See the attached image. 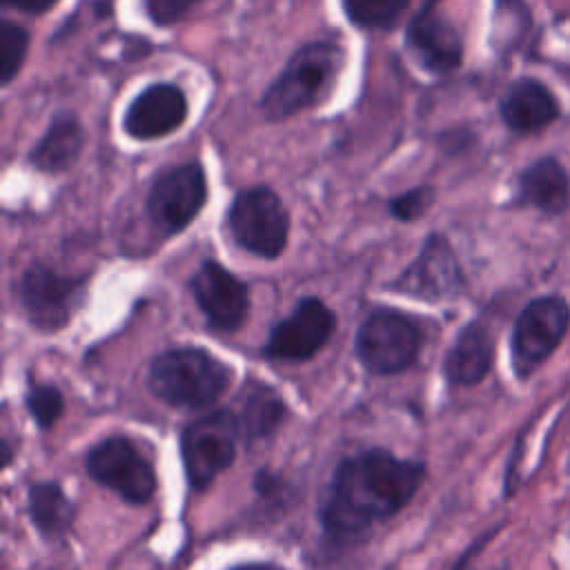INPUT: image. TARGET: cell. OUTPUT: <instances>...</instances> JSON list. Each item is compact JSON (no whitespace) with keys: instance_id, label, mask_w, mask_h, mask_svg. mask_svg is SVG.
<instances>
[{"instance_id":"6da1fadb","label":"cell","mask_w":570,"mask_h":570,"mask_svg":"<svg viewBox=\"0 0 570 570\" xmlns=\"http://www.w3.org/2000/svg\"><path fill=\"white\" fill-rule=\"evenodd\" d=\"M428 468L390 450L370 448L345 456L321 499L318 519L327 541L352 543L372 525L399 514L419 492Z\"/></svg>"},{"instance_id":"7a4b0ae2","label":"cell","mask_w":570,"mask_h":570,"mask_svg":"<svg viewBox=\"0 0 570 570\" xmlns=\"http://www.w3.org/2000/svg\"><path fill=\"white\" fill-rule=\"evenodd\" d=\"M234 372L203 347L183 345L156 354L147 370V387L174 407L214 405L229 387Z\"/></svg>"},{"instance_id":"3957f363","label":"cell","mask_w":570,"mask_h":570,"mask_svg":"<svg viewBox=\"0 0 570 570\" xmlns=\"http://www.w3.org/2000/svg\"><path fill=\"white\" fill-rule=\"evenodd\" d=\"M343 65V49L330 40L303 45L267 87L261 109L267 120H285L314 107L332 89Z\"/></svg>"},{"instance_id":"277c9868","label":"cell","mask_w":570,"mask_h":570,"mask_svg":"<svg viewBox=\"0 0 570 570\" xmlns=\"http://www.w3.org/2000/svg\"><path fill=\"white\" fill-rule=\"evenodd\" d=\"M421 327L399 309H374L356 330L354 350L358 363L374 376L410 370L421 352Z\"/></svg>"},{"instance_id":"5b68a950","label":"cell","mask_w":570,"mask_h":570,"mask_svg":"<svg viewBox=\"0 0 570 570\" xmlns=\"http://www.w3.org/2000/svg\"><path fill=\"white\" fill-rule=\"evenodd\" d=\"M240 439L238 416L232 410H214L185 425L180 432V456L194 492H205L234 463Z\"/></svg>"},{"instance_id":"8992f818","label":"cell","mask_w":570,"mask_h":570,"mask_svg":"<svg viewBox=\"0 0 570 570\" xmlns=\"http://www.w3.org/2000/svg\"><path fill=\"white\" fill-rule=\"evenodd\" d=\"M232 238L245 252L261 258H278L289 238V214L281 196L265 187H249L236 194L227 212Z\"/></svg>"},{"instance_id":"52a82bcc","label":"cell","mask_w":570,"mask_h":570,"mask_svg":"<svg viewBox=\"0 0 570 570\" xmlns=\"http://www.w3.org/2000/svg\"><path fill=\"white\" fill-rule=\"evenodd\" d=\"M87 276L60 274L42 261H33L18 281V303L38 332H60L85 301Z\"/></svg>"},{"instance_id":"ba28073f","label":"cell","mask_w":570,"mask_h":570,"mask_svg":"<svg viewBox=\"0 0 570 570\" xmlns=\"http://www.w3.org/2000/svg\"><path fill=\"white\" fill-rule=\"evenodd\" d=\"M570 327V307L561 296L532 298L517 316L510 336L512 370L519 379L532 376L561 345Z\"/></svg>"},{"instance_id":"9c48e42d","label":"cell","mask_w":570,"mask_h":570,"mask_svg":"<svg viewBox=\"0 0 570 570\" xmlns=\"http://www.w3.org/2000/svg\"><path fill=\"white\" fill-rule=\"evenodd\" d=\"M87 474L125 503L145 505L156 492V472L129 436H107L85 454Z\"/></svg>"},{"instance_id":"30bf717a","label":"cell","mask_w":570,"mask_h":570,"mask_svg":"<svg viewBox=\"0 0 570 570\" xmlns=\"http://www.w3.org/2000/svg\"><path fill=\"white\" fill-rule=\"evenodd\" d=\"M207 200V178L200 163L191 160L163 171L147 196V216L163 236L187 229Z\"/></svg>"},{"instance_id":"8fae6325","label":"cell","mask_w":570,"mask_h":570,"mask_svg":"<svg viewBox=\"0 0 570 570\" xmlns=\"http://www.w3.org/2000/svg\"><path fill=\"white\" fill-rule=\"evenodd\" d=\"M336 314L321 298L307 296L296 303L289 316L278 321L263 345V356L272 361H309L332 338Z\"/></svg>"},{"instance_id":"7c38bea8","label":"cell","mask_w":570,"mask_h":570,"mask_svg":"<svg viewBox=\"0 0 570 570\" xmlns=\"http://www.w3.org/2000/svg\"><path fill=\"white\" fill-rule=\"evenodd\" d=\"M465 285L463 267L441 234H430L416 258L394 278L392 289L428 303L448 301L461 294Z\"/></svg>"},{"instance_id":"4fadbf2b","label":"cell","mask_w":570,"mask_h":570,"mask_svg":"<svg viewBox=\"0 0 570 570\" xmlns=\"http://www.w3.org/2000/svg\"><path fill=\"white\" fill-rule=\"evenodd\" d=\"M191 294L207 325L236 332L249 314V287L216 261H205L191 276Z\"/></svg>"},{"instance_id":"5bb4252c","label":"cell","mask_w":570,"mask_h":570,"mask_svg":"<svg viewBox=\"0 0 570 570\" xmlns=\"http://www.w3.org/2000/svg\"><path fill=\"white\" fill-rule=\"evenodd\" d=\"M187 118V98L180 87L156 82L142 89L127 107L122 129L136 140H156L176 131Z\"/></svg>"},{"instance_id":"9a60e30c","label":"cell","mask_w":570,"mask_h":570,"mask_svg":"<svg viewBox=\"0 0 570 570\" xmlns=\"http://www.w3.org/2000/svg\"><path fill=\"white\" fill-rule=\"evenodd\" d=\"M439 0H425L421 11L407 24L405 42L432 73H450L461 65V38L456 29L436 13Z\"/></svg>"},{"instance_id":"2e32d148","label":"cell","mask_w":570,"mask_h":570,"mask_svg":"<svg viewBox=\"0 0 570 570\" xmlns=\"http://www.w3.org/2000/svg\"><path fill=\"white\" fill-rule=\"evenodd\" d=\"M494 338L483 321H470L443 358V374L452 385H476L492 370Z\"/></svg>"},{"instance_id":"e0dca14e","label":"cell","mask_w":570,"mask_h":570,"mask_svg":"<svg viewBox=\"0 0 570 570\" xmlns=\"http://www.w3.org/2000/svg\"><path fill=\"white\" fill-rule=\"evenodd\" d=\"M499 114L512 131L532 134L557 120L559 102L543 82L534 78H521L512 82L503 94Z\"/></svg>"},{"instance_id":"ac0fdd59","label":"cell","mask_w":570,"mask_h":570,"mask_svg":"<svg viewBox=\"0 0 570 570\" xmlns=\"http://www.w3.org/2000/svg\"><path fill=\"white\" fill-rule=\"evenodd\" d=\"M517 200L543 214H561L570 200V180L559 160L552 156L534 160L519 174Z\"/></svg>"},{"instance_id":"d6986e66","label":"cell","mask_w":570,"mask_h":570,"mask_svg":"<svg viewBox=\"0 0 570 570\" xmlns=\"http://www.w3.org/2000/svg\"><path fill=\"white\" fill-rule=\"evenodd\" d=\"M85 145V131L76 114L60 111L53 116L47 134L36 142L29 160L45 174L67 171L80 156Z\"/></svg>"},{"instance_id":"ffe728a7","label":"cell","mask_w":570,"mask_h":570,"mask_svg":"<svg viewBox=\"0 0 570 570\" xmlns=\"http://www.w3.org/2000/svg\"><path fill=\"white\" fill-rule=\"evenodd\" d=\"M285 412V401L272 385L261 381L249 383L243 392L240 410L236 414L243 441L249 445L272 436L281 428Z\"/></svg>"},{"instance_id":"44dd1931","label":"cell","mask_w":570,"mask_h":570,"mask_svg":"<svg viewBox=\"0 0 570 570\" xmlns=\"http://www.w3.org/2000/svg\"><path fill=\"white\" fill-rule=\"evenodd\" d=\"M27 512L45 539H62L76 519V508L56 481H40L29 488Z\"/></svg>"},{"instance_id":"7402d4cb","label":"cell","mask_w":570,"mask_h":570,"mask_svg":"<svg viewBox=\"0 0 570 570\" xmlns=\"http://www.w3.org/2000/svg\"><path fill=\"white\" fill-rule=\"evenodd\" d=\"M410 0H343L352 24L363 29H390L396 24Z\"/></svg>"},{"instance_id":"603a6c76","label":"cell","mask_w":570,"mask_h":570,"mask_svg":"<svg viewBox=\"0 0 570 570\" xmlns=\"http://www.w3.org/2000/svg\"><path fill=\"white\" fill-rule=\"evenodd\" d=\"M29 49V33L24 27L2 20L0 22V80L9 85L22 69Z\"/></svg>"},{"instance_id":"cb8c5ba5","label":"cell","mask_w":570,"mask_h":570,"mask_svg":"<svg viewBox=\"0 0 570 570\" xmlns=\"http://www.w3.org/2000/svg\"><path fill=\"white\" fill-rule=\"evenodd\" d=\"M29 416L40 430H49L65 412V396L53 383H31L24 394Z\"/></svg>"},{"instance_id":"d4e9b609","label":"cell","mask_w":570,"mask_h":570,"mask_svg":"<svg viewBox=\"0 0 570 570\" xmlns=\"http://www.w3.org/2000/svg\"><path fill=\"white\" fill-rule=\"evenodd\" d=\"M432 203H434V189L430 185H419V187H412V189L399 194L396 198H392L390 214L396 220L412 223V220L421 218L430 209Z\"/></svg>"},{"instance_id":"484cf974","label":"cell","mask_w":570,"mask_h":570,"mask_svg":"<svg viewBox=\"0 0 570 570\" xmlns=\"http://www.w3.org/2000/svg\"><path fill=\"white\" fill-rule=\"evenodd\" d=\"M196 2L198 0H142L149 20L160 27L178 22Z\"/></svg>"},{"instance_id":"4316f807","label":"cell","mask_w":570,"mask_h":570,"mask_svg":"<svg viewBox=\"0 0 570 570\" xmlns=\"http://www.w3.org/2000/svg\"><path fill=\"white\" fill-rule=\"evenodd\" d=\"M2 7L29 13V16H42L47 13L51 7L58 4V0H0Z\"/></svg>"},{"instance_id":"83f0119b","label":"cell","mask_w":570,"mask_h":570,"mask_svg":"<svg viewBox=\"0 0 570 570\" xmlns=\"http://www.w3.org/2000/svg\"><path fill=\"white\" fill-rule=\"evenodd\" d=\"M490 534H492V532H490ZM490 534H485V537H483V539H479V541H474V543H472V546H470V548H468V550H465V552H463V554H461V559H459V561H456V563H454V568H452V570H474V568H472V561H474V554H476V552H479V550H481V548H483V546H485V541H488V539H490Z\"/></svg>"},{"instance_id":"f1b7e54d","label":"cell","mask_w":570,"mask_h":570,"mask_svg":"<svg viewBox=\"0 0 570 570\" xmlns=\"http://www.w3.org/2000/svg\"><path fill=\"white\" fill-rule=\"evenodd\" d=\"M232 570H278V568L272 566V563H243V566H236Z\"/></svg>"}]
</instances>
